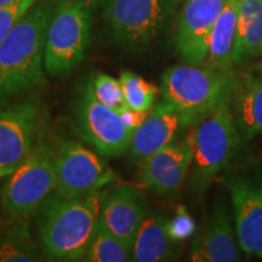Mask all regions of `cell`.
I'll return each instance as SVG.
<instances>
[{
	"mask_svg": "<svg viewBox=\"0 0 262 262\" xmlns=\"http://www.w3.org/2000/svg\"><path fill=\"white\" fill-rule=\"evenodd\" d=\"M166 215L149 210L133 243V261L160 262L176 258L173 241L166 232Z\"/></svg>",
	"mask_w": 262,
	"mask_h": 262,
	"instance_id": "e0dca14e",
	"label": "cell"
},
{
	"mask_svg": "<svg viewBox=\"0 0 262 262\" xmlns=\"http://www.w3.org/2000/svg\"><path fill=\"white\" fill-rule=\"evenodd\" d=\"M86 83L96 100L104 106L117 112L126 107L119 79L106 73H95L86 80Z\"/></svg>",
	"mask_w": 262,
	"mask_h": 262,
	"instance_id": "cb8c5ba5",
	"label": "cell"
},
{
	"mask_svg": "<svg viewBox=\"0 0 262 262\" xmlns=\"http://www.w3.org/2000/svg\"><path fill=\"white\" fill-rule=\"evenodd\" d=\"M96 0H51L45 41V71L51 77L72 73L91 44Z\"/></svg>",
	"mask_w": 262,
	"mask_h": 262,
	"instance_id": "277c9868",
	"label": "cell"
},
{
	"mask_svg": "<svg viewBox=\"0 0 262 262\" xmlns=\"http://www.w3.org/2000/svg\"><path fill=\"white\" fill-rule=\"evenodd\" d=\"M35 0H18L14 4L0 9V44L8 35L10 29L18 21V18L25 14Z\"/></svg>",
	"mask_w": 262,
	"mask_h": 262,
	"instance_id": "484cf974",
	"label": "cell"
},
{
	"mask_svg": "<svg viewBox=\"0 0 262 262\" xmlns=\"http://www.w3.org/2000/svg\"><path fill=\"white\" fill-rule=\"evenodd\" d=\"M186 127L181 114L168 101H162L149 110L141 125L134 131L130 152L135 158L143 159L171 143L179 130Z\"/></svg>",
	"mask_w": 262,
	"mask_h": 262,
	"instance_id": "2e32d148",
	"label": "cell"
},
{
	"mask_svg": "<svg viewBox=\"0 0 262 262\" xmlns=\"http://www.w3.org/2000/svg\"><path fill=\"white\" fill-rule=\"evenodd\" d=\"M193 157L189 172L192 182L204 188L233 159L241 145V131L231 111V104L191 126Z\"/></svg>",
	"mask_w": 262,
	"mask_h": 262,
	"instance_id": "8992f818",
	"label": "cell"
},
{
	"mask_svg": "<svg viewBox=\"0 0 262 262\" xmlns=\"http://www.w3.org/2000/svg\"><path fill=\"white\" fill-rule=\"evenodd\" d=\"M118 113L120 114V117H122L123 122L125 123V125L129 127V129L135 131L141 124L145 122L147 116H148L149 111L143 112V111H136V110H133V108L124 107L123 110H120Z\"/></svg>",
	"mask_w": 262,
	"mask_h": 262,
	"instance_id": "4316f807",
	"label": "cell"
},
{
	"mask_svg": "<svg viewBox=\"0 0 262 262\" xmlns=\"http://www.w3.org/2000/svg\"><path fill=\"white\" fill-rule=\"evenodd\" d=\"M0 189V208L6 219H31L56 189V148L39 139L37 145Z\"/></svg>",
	"mask_w": 262,
	"mask_h": 262,
	"instance_id": "5b68a950",
	"label": "cell"
},
{
	"mask_svg": "<svg viewBox=\"0 0 262 262\" xmlns=\"http://www.w3.org/2000/svg\"><path fill=\"white\" fill-rule=\"evenodd\" d=\"M104 193L67 198L52 192L35 212V229L45 260L81 261L96 229Z\"/></svg>",
	"mask_w": 262,
	"mask_h": 262,
	"instance_id": "7a4b0ae2",
	"label": "cell"
},
{
	"mask_svg": "<svg viewBox=\"0 0 262 262\" xmlns=\"http://www.w3.org/2000/svg\"><path fill=\"white\" fill-rule=\"evenodd\" d=\"M178 0H108L103 17L114 42L129 50L152 44L171 19Z\"/></svg>",
	"mask_w": 262,
	"mask_h": 262,
	"instance_id": "52a82bcc",
	"label": "cell"
},
{
	"mask_svg": "<svg viewBox=\"0 0 262 262\" xmlns=\"http://www.w3.org/2000/svg\"><path fill=\"white\" fill-rule=\"evenodd\" d=\"M193 157L189 135L175 141L141 159L140 179L143 185L158 194L179 192L191 169Z\"/></svg>",
	"mask_w": 262,
	"mask_h": 262,
	"instance_id": "4fadbf2b",
	"label": "cell"
},
{
	"mask_svg": "<svg viewBox=\"0 0 262 262\" xmlns=\"http://www.w3.org/2000/svg\"><path fill=\"white\" fill-rule=\"evenodd\" d=\"M228 0H187L180 14L175 47L186 63L203 64L212 28Z\"/></svg>",
	"mask_w": 262,
	"mask_h": 262,
	"instance_id": "7c38bea8",
	"label": "cell"
},
{
	"mask_svg": "<svg viewBox=\"0 0 262 262\" xmlns=\"http://www.w3.org/2000/svg\"><path fill=\"white\" fill-rule=\"evenodd\" d=\"M16 2H18V0H0V9L6 8V6L14 4Z\"/></svg>",
	"mask_w": 262,
	"mask_h": 262,
	"instance_id": "83f0119b",
	"label": "cell"
},
{
	"mask_svg": "<svg viewBox=\"0 0 262 262\" xmlns=\"http://www.w3.org/2000/svg\"><path fill=\"white\" fill-rule=\"evenodd\" d=\"M262 56V0H239L234 64Z\"/></svg>",
	"mask_w": 262,
	"mask_h": 262,
	"instance_id": "44dd1931",
	"label": "cell"
},
{
	"mask_svg": "<svg viewBox=\"0 0 262 262\" xmlns=\"http://www.w3.org/2000/svg\"><path fill=\"white\" fill-rule=\"evenodd\" d=\"M56 148V189L58 194L73 198L101 191L116 181L107 163L93 150L72 140H63Z\"/></svg>",
	"mask_w": 262,
	"mask_h": 262,
	"instance_id": "30bf717a",
	"label": "cell"
},
{
	"mask_svg": "<svg viewBox=\"0 0 262 262\" xmlns=\"http://www.w3.org/2000/svg\"><path fill=\"white\" fill-rule=\"evenodd\" d=\"M235 226L226 203L212 210L203 231L192 244L189 260L194 262H235L241 260Z\"/></svg>",
	"mask_w": 262,
	"mask_h": 262,
	"instance_id": "9a60e30c",
	"label": "cell"
},
{
	"mask_svg": "<svg viewBox=\"0 0 262 262\" xmlns=\"http://www.w3.org/2000/svg\"><path fill=\"white\" fill-rule=\"evenodd\" d=\"M119 83L122 85L126 107L143 112H147L153 107L158 93L155 85L131 71H123L120 73Z\"/></svg>",
	"mask_w": 262,
	"mask_h": 262,
	"instance_id": "603a6c76",
	"label": "cell"
},
{
	"mask_svg": "<svg viewBox=\"0 0 262 262\" xmlns=\"http://www.w3.org/2000/svg\"><path fill=\"white\" fill-rule=\"evenodd\" d=\"M195 222L188 214L185 206H179L178 211L171 220L166 222V232L173 242H180L183 239L191 238L194 234Z\"/></svg>",
	"mask_w": 262,
	"mask_h": 262,
	"instance_id": "d4e9b609",
	"label": "cell"
},
{
	"mask_svg": "<svg viewBox=\"0 0 262 262\" xmlns=\"http://www.w3.org/2000/svg\"><path fill=\"white\" fill-rule=\"evenodd\" d=\"M44 122L45 108L38 97L0 106V180L28 158L41 137Z\"/></svg>",
	"mask_w": 262,
	"mask_h": 262,
	"instance_id": "ba28073f",
	"label": "cell"
},
{
	"mask_svg": "<svg viewBox=\"0 0 262 262\" xmlns=\"http://www.w3.org/2000/svg\"><path fill=\"white\" fill-rule=\"evenodd\" d=\"M81 261L126 262L133 261V248L114 235L100 220Z\"/></svg>",
	"mask_w": 262,
	"mask_h": 262,
	"instance_id": "7402d4cb",
	"label": "cell"
},
{
	"mask_svg": "<svg viewBox=\"0 0 262 262\" xmlns=\"http://www.w3.org/2000/svg\"><path fill=\"white\" fill-rule=\"evenodd\" d=\"M233 102L242 135L253 139L262 134V78L248 73L238 77Z\"/></svg>",
	"mask_w": 262,
	"mask_h": 262,
	"instance_id": "d6986e66",
	"label": "cell"
},
{
	"mask_svg": "<svg viewBox=\"0 0 262 262\" xmlns=\"http://www.w3.org/2000/svg\"><path fill=\"white\" fill-rule=\"evenodd\" d=\"M72 112L78 135L100 155L118 157L129 149L134 131L117 111L96 100L86 81L75 94Z\"/></svg>",
	"mask_w": 262,
	"mask_h": 262,
	"instance_id": "9c48e42d",
	"label": "cell"
},
{
	"mask_svg": "<svg viewBox=\"0 0 262 262\" xmlns=\"http://www.w3.org/2000/svg\"><path fill=\"white\" fill-rule=\"evenodd\" d=\"M0 228V262L45 260L38 237L33 235L29 219H8Z\"/></svg>",
	"mask_w": 262,
	"mask_h": 262,
	"instance_id": "ffe728a7",
	"label": "cell"
},
{
	"mask_svg": "<svg viewBox=\"0 0 262 262\" xmlns=\"http://www.w3.org/2000/svg\"><path fill=\"white\" fill-rule=\"evenodd\" d=\"M225 185L233 205L239 248L250 256L262 257V181L228 175Z\"/></svg>",
	"mask_w": 262,
	"mask_h": 262,
	"instance_id": "8fae6325",
	"label": "cell"
},
{
	"mask_svg": "<svg viewBox=\"0 0 262 262\" xmlns=\"http://www.w3.org/2000/svg\"><path fill=\"white\" fill-rule=\"evenodd\" d=\"M148 211V204L140 189L124 183L103 194L98 220L133 248L137 231Z\"/></svg>",
	"mask_w": 262,
	"mask_h": 262,
	"instance_id": "5bb4252c",
	"label": "cell"
},
{
	"mask_svg": "<svg viewBox=\"0 0 262 262\" xmlns=\"http://www.w3.org/2000/svg\"><path fill=\"white\" fill-rule=\"evenodd\" d=\"M238 75L206 64L172 66L160 79V93L191 127L219 108L233 102Z\"/></svg>",
	"mask_w": 262,
	"mask_h": 262,
	"instance_id": "3957f363",
	"label": "cell"
},
{
	"mask_svg": "<svg viewBox=\"0 0 262 262\" xmlns=\"http://www.w3.org/2000/svg\"><path fill=\"white\" fill-rule=\"evenodd\" d=\"M51 0H35L0 44V106L45 84V41Z\"/></svg>",
	"mask_w": 262,
	"mask_h": 262,
	"instance_id": "6da1fadb",
	"label": "cell"
},
{
	"mask_svg": "<svg viewBox=\"0 0 262 262\" xmlns=\"http://www.w3.org/2000/svg\"><path fill=\"white\" fill-rule=\"evenodd\" d=\"M239 0H228L212 28L209 51L204 63L220 71H233L237 42Z\"/></svg>",
	"mask_w": 262,
	"mask_h": 262,
	"instance_id": "ac0fdd59",
	"label": "cell"
},
{
	"mask_svg": "<svg viewBox=\"0 0 262 262\" xmlns=\"http://www.w3.org/2000/svg\"><path fill=\"white\" fill-rule=\"evenodd\" d=\"M255 72L258 74V77L262 78V62H260V63L255 67Z\"/></svg>",
	"mask_w": 262,
	"mask_h": 262,
	"instance_id": "f1b7e54d",
	"label": "cell"
},
{
	"mask_svg": "<svg viewBox=\"0 0 262 262\" xmlns=\"http://www.w3.org/2000/svg\"><path fill=\"white\" fill-rule=\"evenodd\" d=\"M178 2H180V0H178Z\"/></svg>",
	"mask_w": 262,
	"mask_h": 262,
	"instance_id": "4dcf8cb0",
	"label": "cell"
},
{
	"mask_svg": "<svg viewBox=\"0 0 262 262\" xmlns=\"http://www.w3.org/2000/svg\"><path fill=\"white\" fill-rule=\"evenodd\" d=\"M108 0H96V4L97 5H104Z\"/></svg>",
	"mask_w": 262,
	"mask_h": 262,
	"instance_id": "f546056e",
	"label": "cell"
}]
</instances>
